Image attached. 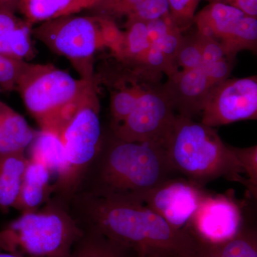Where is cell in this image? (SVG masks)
<instances>
[{"label":"cell","mask_w":257,"mask_h":257,"mask_svg":"<svg viewBox=\"0 0 257 257\" xmlns=\"http://www.w3.org/2000/svg\"><path fill=\"white\" fill-rule=\"evenodd\" d=\"M236 158L242 167L243 172L247 176L244 186L248 193L255 199L257 194V146L247 148L231 147Z\"/></svg>","instance_id":"23"},{"label":"cell","mask_w":257,"mask_h":257,"mask_svg":"<svg viewBox=\"0 0 257 257\" xmlns=\"http://www.w3.org/2000/svg\"><path fill=\"white\" fill-rule=\"evenodd\" d=\"M122 68L117 74L113 75L111 82H109L111 130L121 124L132 112L149 83L160 82L147 79L124 67Z\"/></svg>","instance_id":"15"},{"label":"cell","mask_w":257,"mask_h":257,"mask_svg":"<svg viewBox=\"0 0 257 257\" xmlns=\"http://www.w3.org/2000/svg\"><path fill=\"white\" fill-rule=\"evenodd\" d=\"M211 3H219L237 8L248 16L256 18L257 0H208Z\"/></svg>","instance_id":"30"},{"label":"cell","mask_w":257,"mask_h":257,"mask_svg":"<svg viewBox=\"0 0 257 257\" xmlns=\"http://www.w3.org/2000/svg\"><path fill=\"white\" fill-rule=\"evenodd\" d=\"M33 27L15 12L0 7V54L14 60L28 62L35 57Z\"/></svg>","instance_id":"14"},{"label":"cell","mask_w":257,"mask_h":257,"mask_svg":"<svg viewBox=\"0 0 257 257\" xmlns=\"http://www.w3.org/2000/svg\"><path fill=\"white\" fill-rule=\"evenodd\" d=\"M0 7H3V8H5L4 5H3V0H0Z\"/></svg>","instance_id":"34"},{"label":"cell","mask_w":257,"mask_h":257,"mask_svg":"<svg viewBox=\"0 0 257 257\" xmlns=\"http://www.w3.org/2000/svg\"><path fill=\"white\" fill-rule=\"evenodd\" d=\"M7 243L5 239L4 232L3 230L0 231V250L6 251Z\"/></svg>","instance_id":"32"},{"label":"cell","mask_w":257,"mask_h":257,"mask_svg":"<svg viewBox=\"0 0 257 257\" xmlns=\"http://www.w3.org/2000/svg\"><path fill=\"white\" fill-rule=\"evenodd\" d=\"M3 92V89H1V88H0V94H1V93ZM1 100H0V102H1Z\"/></svg>","instance_id":"35"},{"label":"cell","mask_w":257,"mask_h":257,"mask_svg":"<svg viewBox=\"0 0 257 257\" xmlns=\"http://www.w3.org/2000/svg\"><path fill=\"white\" fill-rule=\"evenodd\" d=\"M179 70L198 68L203 64L197 33L184 37L176 60Z\"/></svg>","instance_id":"24"},{"label":"cell","mask_w":257,"mask_h":257,"mask_svg":"<svg viewBox=\"0 0 257 257\" xmlns=\"http://www.w3.org/2000/svg\"><path fill=\"white\" fill-rule=\"evenodd\" d=\"M96 82L97 78L92 81L75 79L52 64L26 62L16 91L40 130L58 135Z\"/></svg>","instance_id":"4"},{"label":"cell","mask_w":257,"mask_h":257,"mask_svg":"<svg viewBox=\"0 0 257 257\" xmlns=\"http://www.w3.org/2000/svg\"><path fill=\"white\" fill-rule=\"evenodd\" d=\"M98 82L58 133L62 147V163L53 185L52 197L64 204L78 191L89 165L100 150L104 133L100 120Z\"/></svg>","instance_id":"6"},{"label":"cell","mask_w":257,"mask_h":257,"mask_svg":"<svg viewBox=\"0 0 257 257\" xmlns=\"http://www.w3.org/2000/svg\"><path fill=\"white\" fill-rule=\"evenodd\" d=\"M257 119V77L227 79L214 88L202 112V124L216 127Z\"/></svg>","instance_id":"10"},{"label":"cell","mask_w":257,"mask_h":257,"mask_svg":"<svg viewBox=\"0 0 257 257\" xmlns=\"http://www.w3.org/2000/svg\"><path fill=\"white\" fill-rule=\"evenodd\" d=\"M200 0H168L170 16L181 32L194 23L195 12Z\"/></svg>","instance_id":"25"},{"label":"cell","mask_w":257,"mask_h":257,"mask_svg":"<svg viewBox=\"0 0 257 257\" xmlns=\"http://www.w3.org/2000/svg\"><path fill=\"white\" fill-rule=\"evenodd\" d=\"M200 47L201 53H202L203 63L211 64L219 62L225 57H229L221 48L217 42L213 40L209 37H204L196 32Z\"/></svg>","instance_id":"29"},{"label":"cell","mask_w":257,"mask_h":257,"mask_svg":"<svg viewBox=\"0 0 257 257\" xmlns=\"http://www.w3.org/2000/svg\"><path fill=\"white\" fill-rule=\"evenodd\" d=\"M30 160L42 164L57 176L62 163V147L58 135L50 132H38L32 142Z\"/></svg>","instance_id":"22"},{"label":"cell","mask_w":257,"mask_h":257,"mask_svg":"<svg viewBox=\"0 0 257 257\" xmlns=\"http://www.w3.org/2000/svg\"><path fill=\"white\" fill-rule=\"evenodd\" d=\"M145 1L147 0H99L92 10L97 13V16L113 20L115 18L127 16Z\"/></svg>","instance_id":"27"},{"label":"cell","mask_w":257,"mask_h":257,"mask_svg":"<svg viewBox=\"0 0 257 257\" xmlns=\"http://www.w3.org/2000/svg\"><path fill=\"white\" fill-rule=\"evenodd\" d=\"M67 207L82 229H92L124 244L138 257H194L199 240L176 229L142 204L76 194Z\"/></svg>","instance_id":"1"},{"label":"cell","mask_w":257,"mask_h":257,"mask_svg":"<svg viewBox=\"0 0 257 257\" xmlns=\"http://www.w3.org/2000/svg\"><path fill=\"white\" fill-rule=\"evenodd\" d=\"M25 62L0 54V88L3 92L16 90L17 83Z\"/></svg>","instance_id":"28"},{"label":"cell","mask_w":257,"mask_h":257,"mask_svg":"<svg viewBox=\"0 0 257 257\" xmlns=\"http://www.w3.org/2000/svg\"><path fill=\"white\" fill-rule=\"evenodd\" d=\"M29 159L25 152L0 153V211L14 208L19 197Z\"/></svg>","instance_id":"19"},{"label":"cell","mask_w":257,"mask_h":257,"mask_svg":"<svg viewBox=\"0 0 257 257\" xmlns=\"http://www.w3.org/2000/svg\"><path fill=\"white\" fill-rule=\"evenodd\" d=\"M177 114L193 118L202 114L208 98L218 85L203 63L198 68L179 70L163 84Z\"/></svg>","instance_id":"13"},{"label":"cell","mask_w":257,"mask_h":257,"mask_svg":"<svg viewBox=\"0 0 257 257\" xmlns=\"http://www.w3.org/2000/svg\"><path fill=\"white\" fill-rule=\"evenodd\" d=\"M176 114L160 82L147 84L136 106L111 132L125 141L156 143L166 147Z\"/></svg>","instance_id":"8"},{"label":"cell","mask_w":257,"mask_h":257,"mask_svg":"<svg viewBox=\"0 0 257 257\" xmlns=\"http://www.w3.org/2000/svg\"><path fill=\"white\" fill-rule=\"evenodd\" d=\"M84 234L74 244L69 257H138L134 250L92 229Z\"/></svg>","instance_id":"21"},{"label":"cell","mask_w":257,"mask_h":257,"mask_svg":"<svg viewBox=\"0 0 257 257\" xmlns=\"http://www.w3.org/2000/svg\"><path fill=\"white\" fill-rule=\"evenodd\" d=\"M37 133L21 114L0 102V153L25 152Z\"/></svg>","instance_id":"18"},{"label":"cell","mask_w":257,"mask_h":257,"mask_svg":"<svg viewBox=\"0 0 257 257\" xmlns=\"http://www.w3.org/2000/svg\"><path fill=\"white\" fill-rule=\"evenodd\" d=\"M18 0H3L5 8L16 12L18 10Z\"/></svg>","instance_id":"31"},{"label":"cell","mask_w":257,"mask_h":257,"mask_svg":"<svg viewBox=\"0 0 257 257\" xmlns=\"http://www.w3.org/2000/svg\"><path fill=\"white\" fill-rule=\"evenodd\" d=\"M197 32L217 42L226 56L236 57L243 50L256 52V18L219 3H211L195 17Z\"/></svg>","instance_id":"9"},{"label":"cell","mask_w":257,"mask_h":257,"mask_svg":"<svg viewBox=\"0 0 257 257\" xmlns=\"http://www.w3.org/2000/svg\"><path fill=\"white\" fill-rule=\"evenodd\" d=\"M175 173L163 145L125 141L111 131L104 134L76 194L143 204L150 191Z\"/></svg>","instance_id":"2"},{"label":"cell","mask_w":257,"mask_h":257,"mask_svg":"<svg viewBox=\"0 0 257 257\" xmlns=\"http://www.w3.org/2000/svg\"><path fill=\"white\" fill-rule=\"evenodd\" d=\"M0 257H24L17 253L8 252V251H1L0 250Z\"/></svg>","instance_id":"33"},{"label":"cell","mask_w":257,"mask_h":257,"mask_svg":"<svg viewBox=\"0 0 257 257\" xmlns=\"http://www.w3.org/2000/svg\"><path fill=\"white\" fill-rule=\"evenodd\" d=\"M99 0H18V10L32 27L92 9Z\"/></svg>","instance_id":"17"},{"label":"cell","mask_w":257,"mask_h":257,"mask_svg":"<svg viewBox=\"0 0 257 257\" xmlns=\"http://www.w3.org/2000/svg\"><path fill=\"white\" fill-rule=\"evenodd\" d=\"M29 159V158H28ZM52 172L45 165L29 159L15 209L21 213L38 210L53 194Z\"/></svg>","instance_id":"16"},{"label":"cell","mask_w":257,"mask_h":257,"mask_svg":"<svg viewBox=\"0 0 257 257\" xmlns=\"http://www.w3.org/2000/svg\"><path fill=\"white\" fill-rule=\"evenodd\" d=\"M207 192L187 178L167 179L150 191L143 204L176 229H185Z\"/></svg>","instance_id":"12"},{"label":"cell","mask_w":257,"mask_h":257,"mask_svg":"<svg viewBox=\"0 0 257 257\" xmlns=\"http://www.w3.org/2000/svg\"><path fill=\"white\" fill-rule=\"evenodd\" d=\"M3 230L7 251L24 257H69L84 234L67 205L54 197L42 209L22 213Z\"/></svg>","instance_id":"5"},{"label":"cell","mask_w":257,"mask_h":257,"mask_svg":"<svg viewBox=\"0 0 257 257\" xmlns=\"http://www.w3.org/2000/svg\"><path fill=\"white\" fill-rule=\"evenodd\" d=\"M194 257H257L256 230L245 224L236 236L222 242L199 240Z\"/></svg>","instance_id":"20"},{"label":"cell","mask_w":257,"mask_h":257,"mask_svg":"<svg viewBox=\"0 0 257 257\" xmlns=\"http://www.w3.org/2000/svg\"><path fill=\"white\" fill-rule=\"evenodd\" d=\"M170 15L168 0H147L127 15V20L149 22Z\"/></svg>","instance_id":"26"},{"label":"cell","mask_w":257,"mask_h":257,"mask_svg":"<svg viewBox=\"0 0 257 257\" xmlns=\"http://www.w3.org/2000/svg\"><path fill=\"white\" fill-rule=\"evenodd\" d=\"M32 37L68 60L79 78L87 81L96 78L94 56L105 48L97 16L73 15L45 22L32 29Z\"/></svg>","instance_id":"7"},{"label":"cell","mask_w":257,"mask_h":257,"mask_svg":"<svg viewBox=\"0 0 257 257\" xmlns=\"http://www.w3.org/2000/svg\"><path fill=\"white\" fill-rule=\"evenodd\" d=\"M244 224L242 209L232 196L207 192L186 229L199 241L219 243L234 237Z\"/></svg>","instance_id":"11"},{"label":"cell","mask_w":257,"mask_h":257,"mask_svg":"<svg viewBox=\"0 0 257 257\" xmlns=\"http://www.w3.org/2000/svg\"><path fill=\"white\" fill-rule=\"evenodd\" d=\"M171 166L194 183L204 187L221 177L244 185L246 178L231 146L214 128L176 114L166 145Z\"/></svg>","instance_id":"3"}]
</instances>
